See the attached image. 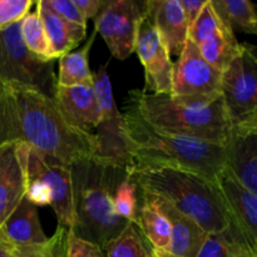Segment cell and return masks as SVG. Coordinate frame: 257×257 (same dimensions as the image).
I'll return each mask as SVG.
<instances>
[{
  "instance_id": "cell-1",
  "label": "cell",
  "mask_w": 257,
  "mask_h": 257,
  "mask_svg": "<svg viewBox=\"0 0 257 257\" xmlns=\"http://www.w3.org/2000/svg\"><path fill=\"white\" fill-rule=\"evenodd\" d=\"M27 145L72 166L99 157L95 133L68 123L53 98L24 85L0 82V146Z\"/></svg>"
},
{
  "instance_id": "cell-2",
  "label": "cell",
  "mask_w": 257,
  "mask_h": 257,
  "mask_svg": "<svg viewBox=\"0 0 257 257\" xmlns=\"http://www.w3.org/2000/svg\"><path fill=\"white\" fill-rule=\"evenodd\" d=\"M70 170L74 217L69 232L103 248L131 223L117 215L113 205L115 188L130 176V168L94 157L74 163Z\"/></svg>"
},
{
  "instance_id": "cell-3",
  "label": "cell",
  "mask_w": 257,
  "mask_h": 257,
  "mask_svg": "<svg viewBox=\"0 0 257 257\" xmlns=\"http://www.w3.org/2000/svg\"><path fill=\"white\" fill-rule=\"evenodd\" d=\"M124 110L123 138L135 165L182 168L215 182L227 168L225 146L161 132L132 108L124 105Z\"/></svg>"
},
{
  "instance_id": "cell-4",
  "label": "cell",
  "mask_w": 257,
  "mask_h": 257,
  "mask_svg": "<svg viewBox=\"0 0 257 257\" xmlns=\"http://www.w3.org/2000/svg\"><path fill=\"white\" fill-rule=\"evenodd\" d=\"M130 176L141 191L166 200L206 233L223 232L230 227V216L215 181L182 168L135 163Z\"/></svg>"
},
{
  "instance_id": "cell-5",
  "label": "cell",
  "mask_w": 257,
  "mask_h": 257,
  "mask_svg": "<svg viewBox=\"0 0 257 257\" xmlns=\"http://www.w3.org/2000/svg\"><path fill=\"white\" fill-rule=\"evenodd\" d=\"M124 105L161 132L225 146L231 125L222 97L207 104L188 103L171 94L133 89Z\"/></svg>"
},
{
  "instance_id": "cell-6",
  "label": "cell",
  "mask_w": 257,
  "mask_h": 257,
  "mask_svg": "<svg viewBox=\"0 0 257 257\" xmlns=\"http://www.w3.org/2000/svg\"><path fill=\"white\" fill-rule=\"evenodd\" d=\"M0 82L33 88L54 98L58 85L54 60L42 59L25 47L20 22L0 32Z\"/></svg>"
},
{
  "instance_id": "cell-7",
  "label": "cell",
  "mask_w": 257,
  "mask_h": 257,
  "mask_svg": "<svg viewBox=\"0 0 257 257\" xmlns=\"http://www.w3.org/2000/svg\"><path fill=\"white\" fill-rule=\"evenodd\" d=\"M221 97L232 128L257 130V55L252 45L242 44L222 72Z\"/></svg>"
},
{
  "instance_id": "cell-8",
  "label": "cell",
  "mask_w": 257,
  "mask_h": 257,
  "mask_svg": "<svg viewBox=\"0 0 257 257\" xmlns=\"http://www.w3.org/2000/svg\"><path fill=\"white\" fill-rule=\"evenodd\" d=\"M17 152L25 178L39 180L50 192V207L57 216L58 226L70 230L74 217L70 166L42 155L27 145H17Z\"/></svg>"
},
{
  "instance_id": "cell-9",
  "label": "cell",
  "mask_w": 257,
  "mask_h": 257,
  "mask_svg": "<svg viewBox=\"0 0 257 257\" xmlns=\"http://www.w3.org/2000/svg\"><path fill=\"white\" fill-rule=\"evenodd\" d=\"M222 72L208 64L190 39L173 63L171 95L188 103L207 104L221 97Z\"/></svg>"
},
{
  "instance_id": "cell-10",
  "label": "cell",
  "mask_w": 257,
  "mask_h": 257,
  "mask_svg": "<svg viewBox=\"0 0 257 257\" xmlns=\"http://www.w3.org/2000/svg\"><path fill=\"white\" fill-rule=\"evenodd\" d=\"M146 3L137 0H107L94 18V30L100 34L112 55L119 60L135 53L138 27L145 17Z\"/></svg>"
},
{
  "instance_id": "cell-11",
  "label": "cell",
  "mask_w": 257,
  "mask_h": 257,
  "mask_svg": "<svg viewBox=\"0 0 257 257\" xmlns=\"http://www.w3.org/2000/svg\"><path fill=\"white\" fill-rule=\"evenodd\" d=\"M107 65H100L93 73L92 82L102 112V120L95 131L99 143V158L112 165L130 168L132 160L128 156L123 138V114L115 107Z\"/></svg>"
},
{
  "instance_id": "cell-12",
  "label": "cell",
  "mask_w": 257,
  "mask_h": 257,
  "mask_svg": "<svg viewBox=\"0 0 257 257\" xmlns=\"http://www.w3.org/2000/svg\"><path fill=\"white\" fill-rule=\"evenodd\" d=\"M135 53H137L138 59L145 68L146 92L171 94L173 62L162 38L146 17V13L138 27Z\"/></svg>"
},
{
  "instance_id": "cell-13",
  "label": "cell",
  "mask_w": 257,
  "mask_h": 257,
  "mask_svg": "<svg viewBox=\"0 0 257 257\" xmlns=\"http://www.w3.org/2000/svg\"><path fill=\"white\" fill-rule=\"evenodd\" d=\"M216 182L230 216V226L257 257V195L243 187L228 168Z\"/></svg>"
},
{
  "instance_id": "cell-14",
  "label": "cell",
  "mask_w": 257,
  "mask_h": 257,
  "mask_svg": "<svg viewBox=\"0 0 257 257\" xmlns=\"http://www.w3.org/2000/svg\"><path fill=\"white\" fill-rule=\"evenodd\" d=\"M142 200L157 207L171 223L172 237L170 246L163 251H152L158 257H197L207 233L190 217L176 210L172 205L158 196L141 191Z\"/></svg>"
},
{
  "instance_id": "cell-15",
  "label": "cell",
  "mask_w": 257,
  "mask_h": 257,
  "mask_svg": "<svg viewBox=\"0 0 257 257\" xmlns=\"http://www.w3.org/2000/svg\"><path fill=\"white\" fill-rule=\"evenodd\" d=\"M53 99L70 125L84 133H94L102 120L93 83L62 87L57 85Z\"/></svg>"
},
{
  "instance_id": "cell-16",
  "label": "cell",
  "mask_w": 257,
  "mask_h": 257,
  "mask_svg": "<svg viewBox=\"0 0 257 257\" xmlns=\"http://www.w3.org/2000/svg\"><path fill=\"white\" fill-rule=\"evenodd\" d=\"M146 17L155 25L171 55L180 57L188 40V23L180 0H146Z\"/></svg>"
},
{
  "instance_id": "cell-17",
  "label": "cell",
  "mask_w": 257,
  "mask_h": 257,
  "mask_svg": "<svg viewBox=\"0 0 257 257\" xmlns=\"http://www.w3.org/2000/svg\"><path fill=\"white\" fill-rule=\"evenodd\" d=\"M225 148L230 172L243 187L257 195V130L232 128Z\"/></svg>"
},
{
  "instance_id": "cell-18",
  "label": "cell",
  "mask_w": 257,
  "mask_h": 257,
  "mask_svg": "<svg viewBox=\"0 0 257 257\" xmlns=\"http://www.w3.org/2000/svg\"><path fill=\"white\" fill-rule=\"evenodd\" d=\"M25 196V176L17 145L0 146V226Z\"/></svg>"
},
{
  "instance_id": "cell-19",
  "label": "cell",
  "mask_w": 257,
  "mask_h": 257,
  "mask_svg": "<svg viewBox=\"0 0 257 257\" xmlns=\"http://www.w3.org/2000/svg\"><path fill=\"white\" fill-rule=\"evenodd\" d=\"M48 238L40 225L37 206L25 197L0 226V240L14 247L42 245Z\"/></svg>"
},
{
  "instance_id": "cell-20",
  "label": "cell",
  "mask_w": 257,
  "mask_h": 257,
  "mask_svg": "<svg viewBox=\"0 0 257 257\" xmlns=\"http://www.w3.org/2000/svg\"><path fill=\"white\" fill-rule=\"evenodd\" d=\"M37 10L44 25L54 59H59L67 53H70V50L74 49L85 38L87 27L62 19L47 7L44 0L37 2Z\"/></svg>"
},
{
  "instance_id": "cell-21",
  "label": "cell",
  "mask_w": 257,
  "mask_h": 257,
  "mask_svg": "<svg viewBox=\"0 0 257 257\" xmlns=\"http://www.w3.org/2000/svg\"><path fill=\"white\" fill-rule=\"evenodd\" d=\"M136 226L152 251H163L170 246L172 230L171 223L165 215L141 197Z\"/></svg>"
},
{
  "instance_id": "cell-22",
  "label": "cell",
  "mask_w": 257,
  "mask_h": 257,
  "mask_svg": "<svg viewBox=\"0 0 257 257\" xmlns=\"http://www.w3.org/2000/svg\"><path fill=\"white\" fill-rule=\"evenodd\" d=\"M211 4L223 24L233 33L257 37V12L252 3L248 0H211Z\"/></svg>"
},
{
  "instance_id": "cell-23",
  "label": "cell",
  "mask_w": 257,
  "mask_h": 257,
  "mask_svg": "<svg viewBox=\"0 0 257 257\" xmlns=\"http://www.w3.org/2000/svg\"><path fill=\"white\" fill-rule=\"evenodd\" d=\"M97 32H93L87 44L79 50L70 52L59 58V72H58V85L73 87V85L87 84L93 82V72L89 68L90 47H92Z\"/></svg>"
},
{
  "instance_id": "cell-24",
  "label": "cell",
  "mask_w": 257,
  "mask_h": 257,
  "mask_svg": "<svg viewBox=\"0 0 257 257\" xmlns=\"http://www.w3.org/2000/svg\"><path fill=\"white\" fill-rule=\"evenodd\" d=\"M197 48L208 64L223 72L241 52L242 44L237 42L235 33L230 28L225 27Z\"/></svg>"
},
{
  "instance_id": "cell-25",
  "label": "cell",
  "mask_w": 257,
  "mask_h": 257,
  "mask_svg": "<svg viewBox=\"0 0 257 257\" xmlns=\"http://www.w3.org/2000/svg\"><path fill=\"white\" fill-rule=\"evenodd\" d=\"M20 33L25 47L33 54L44 60H55L52 55L44 25L37 9L25 15L24 19L20 22Z\"/></svg>"
},
{
  "instance_id": "cell-26",
  "label": "cell",
  "mask_w": 257,
  "mask_h": 257,
  "mask_svg": "<svg viewBox=\"0 0 257 257\" xmlns=\"http://www.w3.org/2000/svg\"><path fill=\"white\" fill-rule=\"evenodd\" d=\"M107 257H148L150 247L135 223L103 247Z\"/></svg>"
},
{
  "instance_id": "cell-27",
  "label": "cell",
  "mask_w": 257,
  "mask_h": 257,
  "mask_svg": "<svg viewBox=\"0 0 257 257\" xmlns=\"http://www.w3.org/2000/svg\"><path fill=\"white\" fill-rule=\"evenodd\" d=\"M243 250L248 248L230 226L223 232L207 233L197 257H232Z\"/></svg>"
},
{
  "instance_id": "cell-28",
  "label": "cell",
  "mask_w": 257,
  "mask_h": 257,
  "mask_svg": "<svg viewBox=\"0 0 257 257\" xmlns=\"http://www.w3.org/2000/svg\"><path fill=\"white\" fill-rule=\"evenodd\" d=\"M138 187L132 180L131 176L122 181L117 186L113 196V205L114 210L119 217L128 221L131 223L137 222L138 208H140V200H138Z\"/></svg>"
},
{
  "instance_id": "cell-29",
  "label": "cell",
  "mask_w": 257,
  "mask_h": 257,
  "mask_svg": "<svg viewBox=\"0 0 257 257\" xmlns=\"http://www.w3.org/2000/svg\"><path fill=\"white\" fill-rule=\"evenodd\" d=\"M69 230L58 226L55 232L42 245L15 247V257H67Z\"/></svg>"
},
{
  "instance_id": "cell-30",
  "label": "cell",
  "mask_w": 257,
  "mask_h": 257,
  "mask_svg": "<svg viewBox=\"0 0 257 257\" xmlns=\"http://www.w3.org/2000/svg\"><path fill=\"white\" fill-rule=\"evenodd\" d=\"M225 27L226 25L223 24V22L213 9L211 0H208L207 4L203 7L202 12L197 17V19L193 22V24L188 29V39L196 47H198L203 42L213 37L216 33L222 30Z\"/></svg>"
},
{
  "instance_id": "cell-31",
  "label": "cell",
  "mask_w": 257,
  "mask_h": 257,
  "mask_svg": "<svg viewBox=\"0 0 257 257\" xmlns=\"http://www.w3.org/2000/svg\"><path fill=\"white\" fill-rule=\"evenodd\" d=\"M33 4L32 0H0V32L22 22Z\"/></svg>"
},
{
  "instance_id": "cell-32",
  "label": "cell",
  "mask_w": 257,
  "mask_h": 257,
  "mask_svg": "<svg viewBox=\"0 0 257 257\" xmlns=\"http://www.w3.org/2000/svg\"><path fill=\"white\" fill-rule=\"evenodd\" d=\"M44 3L54 14H57L62 19L82 25V27H87V20L73 0H44Z\"/></svg>"
},
{
  "instance_id": "cell-33",
  "label": "cell",
  "mask_w": 257,
  "mask_h": 257,
  "mask_svg": "<svg viewBox=\"0 0 257 257\" xmlns=\"http://www.w3.org/2000/svg\"><path fill=\"white\" fill-rule=\"evenodd\" d=\"M67 257H107V255L102 247L82 240L69 232Z\"/></svg>"
},
{
  "instance_id": "cell-34",
  "label": "cell",
  "mask_w": 257,
  "mask_h": 257,
  "mask_svg": "<svg viewBox=\"0 0 257 257\" xmlns=\"http://www.w3.org/2000/svg\"><path fill=\"white\" fill-rule=\"evenodd\" d=\"M85 20L94 19L102 10L107 0H73Z\"/></svg>"
},
{
  "instance_id": "cell-35",
  "label": "cell",
  "mask_w": 257,
  "mask_h": 257,
  "mask_svg": "<svg viewBox=\"0 0 257 257\" xmlns=\"http://www.w3.org/2000/svg\"><path fill=\"white\" fill-rule=\"evenodd\" d=\"M208 0H180V4L185 13L186 20L188 23V27L193 24L200 13L202 12L203 7L207 4Z\"/></svg>"
},
{
  "instance_id": "cell-36",
  "label": "cell",
  "mask_w": 257,
  "mask_h": 257,
  "mask_svg": "<svg viewBox=\"0 0 257 257\" xmlns=\"http://www.w3.org/2000/svg\"><path fill=\"white\" fill-rule=\"evenodd\" d=\"M0 257H15V247L0 240Z\"/></svg>"
},
{
  "instance_id": "cell-37",
  "label": "cell",
  "mask_w": 257,
  "mask_h": 257,
  "mask_svg": "<svg viewBox=\"0 0 257 257\" xmlns=\"http://www.w3.org/2000/svg\"><path fill=\"white\" fill-rule=\"evenodd\" d=\"M232 257H255V256H253V253L250 252L248 250H243V251H240V252L235 253Z\"/></svg>"
},
{
  "instance_id": "cell-38",
  "label": "cell",
  "mask_w": 257,
  "mask_h": 257,
  "mask_svg": "<svg viewBox=\"0 0 257 257\" xmlns=\"http://www.w3.org/2000/svg\"><path fill=\"white\" fill-rule=\"evenodd\" d=\"M148 257H158V256H156L155 253H153L152 251H151V248H150V253H148Z\"/></svg>"
},
{
  "instance_id": "cell-39",
  "label": "cell",
  "mask_w": 257,
  "mask_h": 257,
  "mask_svg": "<svg viewBox=\"0 0 257 257\" xmlns=\"http://www.w3.org/2000/svg\"><path fill=\"white\" fill-rule=\"evenodd\" d=\"M253 49H255V50H257V47H253Z\"/></svg>"
}]
</instances>
